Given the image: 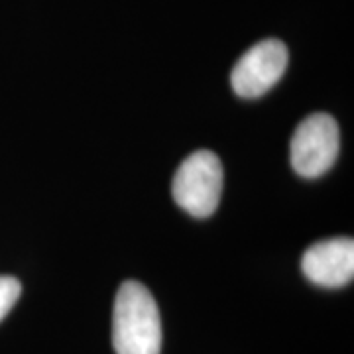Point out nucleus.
Here are the masks:
<instances>
[{
  "instance_id": "f257e3e1",
  "label": "nucleus",
  "mask_w": 354,
  "mask_h": 354,
  "mask_svg": "<svg viewBox=\"0 0 354 354\" xmlns=\"http://www.w3.org/2000/svg\"><path fill=\"white\" fill-rule=\"evenodd\" d=\"M113 346L116 354L162 353V321L152 293L140 281H124L114 299Z\"/></svg>"
},
{
  "instance_id": "f03ea898",
  "label": "nucleus",
  "mask_w": 354,
  "mask_h": 354,
  "mask_svg": "<svg viewBox=\"0 0 354 354\" xmlns=\"http://www.w3.org/2000/svg\"><path fill=\"white\" fill-rule=\"evenodd\" d=\"M171 193L176 203L197 218L211 216L223 193V165L215 153L199 150L183 160L174 176Z\"/></svg>"
},
{
  "instance_id": "7ed1b4c3",
  "label": "nucleus",
  "mask_w": 354,
  "mask_h": 354,
  "mask_svg": "<svg viewBox=\"0 0 354 354\" xmlns=\"http://www.w3.org/2000/svg\"><path fill=\"white\" fill-rule=\"evenodd\" d=\"M339 124L325 113L307 116L291 138V165L304 177H319L329 171L339 156Z\"/></svg>"
},
{
  "instance_id": "20e7f679",
  "label": "nucleus",
  "mask_w": 354,
  "mask_h": 354,
  "mask_svg": "<svg viewBox=\"0 0 354 354\" xmlns=\"http://www.w3.org/2000/svg\"><path fill=\"white\" fill-rule=\"evenodd\" d=\"M288 67V48L279 39H264L236 62L230 83L242 99L262 97L274 87Z\"/></svg>"
},
{
  "instance_id": "39448f33",
  "label": "nucleus",
  "mask_w": 354,
  "mask_h": 354,
  "mask_svg": "<svg viewBox=\"0 0 354 354\" xmlns=\"http://www.w3.org/2000/svg\"><path fill=\"white\" fill-rule=\"evenodd\" d=\"M301 270L317 286L342 288L353 281L354 242L353 239H330L307 248Z\"/></svg>"
},
{
  "instance_id": "423d86ee",
  "label": "nucleus",
  "mask_w": 354,
  "mask_h": 354,
  "mask_svg": "<svg viewBox=\"0 0 354 354\" xmlns=\"http://www.w3.org/2000/svg\"><path fill=\"white\" fill-rule=\"evenodd\" d=\"M22 286L16 278L10 276H0V321L10 313L18 297H20Z\"/></svg>"
}]
</instances>
